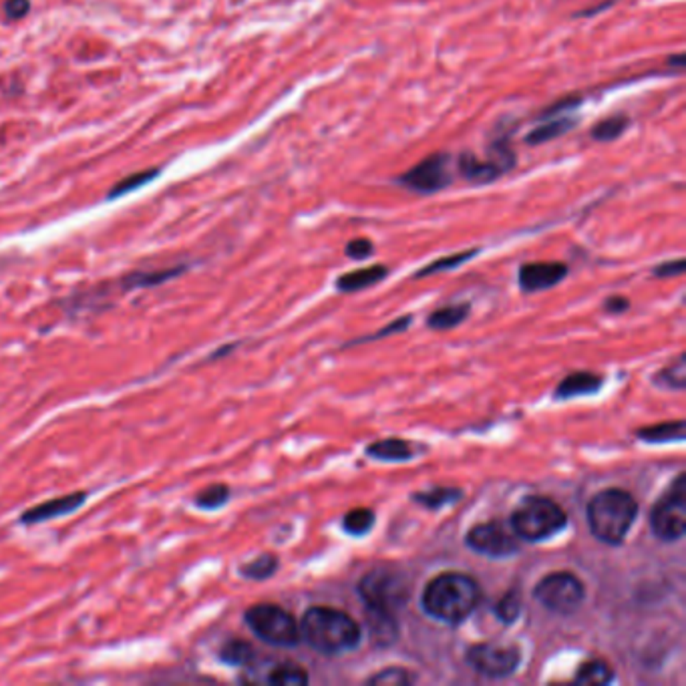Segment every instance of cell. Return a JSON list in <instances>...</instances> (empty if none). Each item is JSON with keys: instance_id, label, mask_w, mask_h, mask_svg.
I'll list each match as a JSON object with an SVG mask.
<instances>
[{"instance_id": "cell-1", "label": "cell", "mask_w": 686, "mask_h": 686, "mask_svg": "<svg viewBox=\"0 0 686 686\" xmlns=\"http://www.w3.org/2000/svg\"><path fill=\"white\" fill-rule=\"evenodd\" d=\"M481 600L479 584L471 575L445 572L433 578L423 590V610L445 624H461L475 612Z\"/></svg>"}, {"instance_id": "cell-2", "label": "cell", "mask_w": 686, "mask_h": 686, "mask_svg": "<svg viewBox=\"0 0 686 686\" xmlns=\"http://www.w3.org/2000/svg\"><path fill=\"white\" fill-rule=\"evenodd\" d=\"M300 638L326 656H337L361 644L363 630L354 618L342 610L314 606L304 612L300 622Z\"/></svg>"}, {"instance_id": "cell-3", "label": "cell", "mask_w": 686, "mask_h": 686, "mask_svg": "<svg viewBox=\"0 0 686 686\" xmlns=\"http://www.w3.org/2000/svg\"><path fill=\"white\" fill-rule=\"evenodd\" d=\"M638 518V501L634 495L618 487L596 493L588 504V525L592 535L608 546L624 544Z\"/></svg>"}, {"instance_id": "cell-4", "label": "cell", "mask_w": 686, "mask_h": 686, "mask_svg": "<svg viewBox=\"0 0 686 686\" xmlns=\"http://www.w3.org/2000/svg\"><path fill=\"white\" fill-rule=\"evenodd\" d=\"M568 516L549 497L542 495H528L521 499L516 511L511 513L509 528L523 542H546L549 537L558 535L566 528Z\"/></svg>"}, {"instance_id": "cell-5", "label": "cell", "mask_w": 686, "mask_h": 686, "mask_svg": "<svg viewBox=\"0 0 686 686\" xmlns=\"http://www.w3.org/2000/svg\"><path fill=\"white\" fill-rule=\"evenodd\" d=\"M358 596L366 610L397 614L411 598V580L403 572L377 568L358 582Z\"/></svg>"}, {"instance_id": "cell-6", "label": "cell", "mask_w": 686, "mask_h": 686, "mask_svg": "<svg viewBox=\"0 0 686 686\" xmlns=\"http://www.w3.org/2000/svg\"><path fill=\"white\" fill-rule=\"evenodd\" d=\"M244 622L256 638L270 646L292 648L300 638V624L296 618L276 604H256L244 612Z\"/></svg>"}, {"instance_id": "cell-7", "label": "cell", "mask_w": 686, "mask_h": 686, "mask_svg": "<svg viewBox=\"0 0 686 686\" xmlns=\"http://www.w3.org/2000/svg\"><path fill=\"white\" fill-rule=\"evenodd\" d=\"M650 530L662 542H678L686 532V475L674 479L650 511Z\"/></svg>"}, {"instance_id": "cell-8", "label": "cell", "mask_w": 686, "mask_h": 686, "mask_svg": "<svg viewBox=\"0 0 686 686\" xmlns=\"http://www.w3.org/2000/svg\"><path fill=\"white\" fill-rule=\"evenodd\" d=\"M533 598L556 614H574L586 600V588L582 580L570 572H554L542 578L535 588Z\"/></svg>"}, {"instance_id": "cell-9", "label": "cell", "mask_w": 686, "mask_h": 686, "mask_svg": "<svg viewBox=\"0 0 686 686\" xmlns=\"http://www.w3.org/2000/svg\"><path fill=\"white\" fill-rule=\"evenodd\" d=\"M451 155L445 151L429 155L415 168L405 171L399 183L405 185L406 189L420 194V196H433L437 192L445 189L451 185Z\"/></svg>"}, {"instance_id": "cell-10", "label": "cell", "mask_w": 686, "mask_h": 686, "mask_svg": "<svg viewBox=\"0 0 686 686\" xmlns=\"http://www.w3.org/2000/svg\"><path fill=\"white\" fill-rule=\"evenodd\" d=\"M467 664L487 678H507L521 664V652L518 646H499L481 642L467 648Z\"/></svg>"}, {"instance_id": "cell-11", "label": "cell", "mask_w": 686, "mask_h": 686, "mask_svg": "<svg viewBox=\"0 0 686 686\" xmlns=\"http://www.w3.org/2000/svg\"><path fill=\"white\" fill-rule=\"evenodd\" d=\"M465 544L475 554L493 560L509 558L519 551V537L504 521H485L471 528L465 537Z\"/></svg>"}, {"instance_id": "cell-12", "label": "cell", "mask_w": 686, "mask_h": 686, "mask_svg": "<svg viewBox=\"0 0 686 686\" xmlns=\"http://www.w3.org/2000/svg\"><path fill=\"white\" fill-rule=\"evenodd\" d=\"M89 499V491H73V493H67V495H58V497H53V499H46L42 504L32 505L23 511V516L18 518V521L23 525H39V523H44V521H51V519H58L69 516V513H75L77 509H81Z\"/></svg>"}, {"instance_id": "cell-13", "label": "cell", "mask_w": 686, "mask_h": 686, "mask_svg": "<svg viewBox=\"0 0 686 686\" xmlns=\"http://www.w3.org/2000/svg\"><path fill=\"white\" fill-rule=\"evenodd\" d=\"M568 276L563 262H530L519 268L518 280L523 292H540L558 286Z\"/></svg>"}, {"instance_id": "cell-14", "label": "cell", "mask_w": 686, "mask_h": 686, "mask_svg": "<svg viewBox=\"0 0 686 686\" xmlns=\"http://www.w3.org/2000/svg\"><path fill=\"white\" fill-rule=\"evenodd\" d=\"M187 270V266H173V268H163V270H139V272H131L125 274L123 278L115 282V288L121 292H133V290H141V288H154V286H161L166 282L173 280L177 276H182L183 272Z\"/></svg>"}, {"instance_id": "cell-15", "label": "cell", "mask_w": 686, "mask_h": 686, "mask_svg": "<svg viewBox=\"0 0 686 686\" xmlns=\"http://www.w3.org/2000/svg\"><path fill=\"white\" fill-rule=\"evenodd\" d=\"M604 378L596 373H588V370H580V373H572L563 378L560 382V387L556 389V399L558 401H568V399H578L584 394H596L602 389Z\"/></svg>"}, {"instance_id": "cell-16", "label": "cell", "mask_w": 686, "mask_h": 686, "mask_svg": "<svg viewBox=\"0 0 686 686\" xmlns=\"http://www.w3.org/2000/svg\"><path fill=\"white\" fill-rule=\"evenodd\" d=\"M457 169L467 182L471 183H491L499 180L504 171L497 168L491 159L479 161L475 155L465 151L457 157Z\"/></svg>"}, {"instance_id": "cell-17", "label": "cell", "mask_w": 686, "mask_h": 686, "mask_svg": "<svg viewBox=\"0 0 686 686\" xmlns=\"http://www.w3.org/2000/svg\"><path fill=\"white\" fill-rule=\"evenodd\" d=\"M542 121H544L542 125L533 127L532 131L525 135L528 145H542V143H547V141L558 139V137L566 135L568 131H572L578 125V117H572V113L542 119Z\"/></svg>"}, {"instance_id": "cell-18", "label": "cell", "mask_w": 686, "mask_h": 686, "mask_svg": "<svg viewBox=\"0 0 686 686\" xmlns=\"http://www.w3.org/2000/svg\"><path fill=\"white\" fill-rule=\"evenodd\" d=\"M368 620V636L377 646H389L399 638V622L394 614L366 610Z\"/></svg>"}, {"instance_id": "cell-19", "label": "cell", "mask_w": 686, "mask_h": 686, "mask_svg": "<svg viewBox=\"0 0 686 686\" xmlns=\"http://www.w3.org/2000/svg\"><path fill=\"white\" fill-rule=\"evenodd\" d=\"M387 274H389V268L380 266V264L361 268V270L342 274L337 280V288L340 292H358V290H364V288H370V286L378 284Z\"/></svg>"}, {"instance_id": "cell-20", "label": "cell", "mask_w": 686, "mask_h": 686, "mask_svg": "<svg viewBox=\"0 0 686 686\" xmlns=\"http://www.w3.org/2000/svg\"><path fill=\"white\" fill-rule=\"evenodd\" d=\"M636 437L642 439L646 443H682L686 437V425L685 420H664V423H656L650 427H642L640 431H636Z\"/></svg>"}, {"instance_id": "cell-21", "label": "cell", "mask_w": 686, "mask_h": 686, "mask_svg": "<svg viewBox=\"0 0 686 686\" xmlns=\"http://www.w3.org/2000/svg\"><path fill=\"white\" fill-rule=\"evenodd\" d=\"M366 455L377 461H409L415 457V447L405 439H382L370 443Z\"/></svg>"}, {"instance_id": "cell-22", "label": "cell", "mask_w": 686, "mask_h": 686, "mask_svg": "<svg viewBox=\"0 0 686 686\" xmlns=\"http://www.w3.org/2000/svg\"><path fill=\"white\" fill-rule=\"evenodd\" d=\"M260 682L276 686H304L308 685V673L294 662H278L272 664L264 676H260Z\"/></svg>"}, {"instance_id": "cell-23", "label": "cell", "mask_w": 686, "mask_h": 686, "mask_svg": "<svg viewBox=\"0 0 686 686\" xmlns=\"http://www.w3.org/2000/svg\"><path fill=\"white\" fill-rule=\"evenodd\" d=\"M218 656L224 664L236 666V668H250L252 664L258 662V652L254 650V646L246 640H239V638L227 640L218 650Z\"/></svg>"}, {"instance_id": "cell-24", "label": "cell", "mask_w": 686, "mask_h": 686, "mask_svg": "<svg viewBox=\"0 0 686 686\" xmlns=\"http://www.w3.org/2000/svg\"><path fill=\"white\" fill-rule=\"evenodd\" d=\"M463 497V491L457 489V487H431L427 491H419L415 495H411V499L415 504L423 505L431 511H437L441 507H447V505L455 504L459 501Z\"/></svg>"}, {"instance_id": "cell-25", "label": "cell", "mask_w": 686, "mask_h": 686, "mask_svg": "<svg viewBox=\"0 0 686 686\" xmlns=\"http://www.w3.org/2000/svg\"><path fill=\"white\" fill-rule=\"evenodd\" d=\"M612 680H614L612 666L600 659L584 662L574 676L575 685H610Z\"/></svg>"}, {"instance_id": "cell-26", "label": "cell", "mask_w": 686, "mask_h": 686, "mask_svg": "<svg viewBox=\"0 0 686 686\" xmlns=\"http://www.w3.org/2000/svg\"><path fill=\"white\" fill-rule=\"evenodd\" d=\"M511 133L513 131L505 129L504 133L495 135L489 143V149H487V155H489L487 159H491L504 173H507L509 169H513V166H516V151L511 147Z\"/></svg>"}, {"instance_id": "cell-27", "label": "cell", "mask_w": 686, "mask_h": 686, "mask_svg": "<svg viewBox=\"0 0 686 686\" xmlns=\"http://www.w3.org/2000/svg\"><path fill=\"white\" fill-rule=\"evenodd\" d=\"M469 310H471V304H451L445 308L435 310L427 318V326L431 330H451L469 316Z\"/></svg>"}, {"instance_id": "cell-28", "label": "cell", "mask_w": 686, "mask_h": 686, "mask_svg": "<svg viewBox=\"0 0 686 686\" xmlns=\"http://www.w3.org/2000/svg\"><path fill=\"white\" fill-rule=\"evenodd\" d=\"M280 568V561L276 556L272 554H262L258 558H254L252 561L239 566V575L246 578V580H254V582H260V580H268L272 575L278 572Z\"/></svg>"}, {"instance_id": "cell-29", "label": "cell", "mask_w": 686, "mask_h": 686, "mask_svg": "<svg viewBox=\"0 0 686 686\" xmlns=\"http://www.w3.org/2000/svg\"><path fill=\"white\" fill-rule=\"evenodd\" d=\"M628 127H630V117L624 115V113H616V115L604 119V121H600L598 125L594 127V129H592V137H594L596 141H602V143H606V141H614L618 139V137L628 129Z\"/></svg>"}, {"instance_id": "cell-30", "label": "cell", "mask_w": 686, "mask_h": 686, "mask_svg": "<svg viewBox=\"0 0 686 686\" xmlns=\"http://www.w3.org/2000/svg\"><path fill=\"white\" fill-rule=\"evenodd\" d=\"M375 521H377V516H375L373 509H368V507H356V509H352L350 513L344 516V519H342V528H344V532L350 533V535L361 537V535H364V533H368L370 530H373Z\"/></svg>"}, {"instance_id": "cell-31", "label": "cell", "mask_w": 686, "mask_h": 686, "mask_svg": "<svg viewBox=\"0 0 686 686\" xmlns=\"http://www.w3.org/2000/svg\"><path fill=\"white\" fill-rule=\"evenodd\" d=\"M230 499V487L225 483H211L208 487L199 491L196 495V505L199 509H206V511H213V509H220L224 507Z\"/></svg>"}, {"instance_id": "cell-32", "label": "cell", "mask_w": 686, "mask_h": 686, "mask_svg": "<svg viewBox=\"0 0 686 686\" xmlns=\"http://www.w3.org/2000/svg\"><path fill=\"white\" fill-rule=\"evenodd\" d=\"M495 616L499 618L504 624H513L521 614V596L518 590H509L495 604Z\"/></svg>"}, {"instance_id": "cell-33", "label": "cell", "mask_w": 686, "mask_h": 686, "mask_svg": "<svg viewBox=\"0 0 686 686\" xmlns=\"http://www.w3.org/2000/svg\"><path fill=\"white\" fill-rule=\"evenodd\" d=\"M685 368V354H678L676 361L671 363V366H666L664 370H660L659 377H656V382L668 387V389H674V391H682L686 385Z\"/></svg>"}, {"instance_id": "cell-34", "label": "cell", "mask_w": 686, "mask_h": 686, "mask_svg": "<svg viewBox=\"0 0 686 686\" xmlns=\"http://www.w3.org/2000/svg\"><path fill=\"white\" fill-rule=\"evenodd\" d=\"M479 250H467V252L461 254H453V256H445V258H439L435 260L433 264L425 266L420 272H417V278H423V276H431V274H437V272H443V270H453V268L461 266L465 262H469L473 256H477Z\"/></svg>"}, {"instance_id": "cell-35", "label": "cell", "mask_w": 686, "mask_h": 686, "mask_svg": "<svg viewBox=\"0 0 686 686\" xmlns=\"http://www.w3.org/2000/svg\"><path fill=\"white\" fill-rule=\"evenodd\" d=\"M366 682L377 686H406L415 682V674H411L405 668H385L375 676H370Z\"/></svg>"}, {"instance_id": "cell-36", "label": "cell", "mask_w": 686, "mask_h": 686, "mask_svg": "<svg viewBox=\"0 0 686 686\" xmlns=\"http://www.w3.org/2000/svg\"><path fill=\"white\" fill-rule=\"evenodd\" d=\"M157 173H159V169L154 168V169H147V171H141V173H135V175H129V177H125V180H123L121 183H117L111 192H109V196L107 197H109V199H113V197L125 196V194L133 192V189H139L141 185H145V183L151 182Z\"/></svg>"}, {"instance_id": "cell-37", "label": "cell", "mask_w": 686, "mask_h": 686, "mask_svg": "<svg viewBox=\"0 0 686 686\" xmlns=\"http://www.w3.org/2000/svg\"><path fill=\"white\" fill-rule=\"evenodd\" d=\"M411 320H413V316L411 314H406V316H403V318H399V320H394V323H391L389 326H385V328H380L378 330L377 335H373V337H366V338H358V340H354V342H350V344H361V342H368V340H377V338H387V337H391V335H399V332H403V330H406V326L411 324Z\"/></svg>"}, {"instance_id": "cell-38", "label": "cell", "mask_w": 686, "mask_h": 686, "mask_svg": "<svg viewBox=\"0 0 686 686\" xmlns=\"http://www.w3.org/2000/svg\"><path fill=\"white\" fill-rule=\"evenodd\" d=\"M582 99L580 97H566L556 101L554 105H549L546 111H542L540 119H549V117H558V115H566V113H572L575 107H580Z\"/></svg>"}, {"instance_id": "cell-39", "label": "cell", "mask_w": 686, "mask_h": 686, "mask_svg": "<svg viewBox=\"0 0 686 686\" xmlns=\"http://www.w3.org/2000/svg\"><path fill=\"white\" fill-rule=\"evenodd\" d=\"M347 256L349 258H352V260H366V258H370L373 256V252H375V246H373V242L370 239H366V238H356V239H352V242H349L347 244Z\"/></svg>"}, {"instance_id": "cell-40", "label": "cell", "mask_w": 686, "mask_h": 686, "mask_svg": "<svg viewBox=\"0 0 686 686\" xmlns=\"http://www.w3.org/2000/svg\"><path fill=\"white\" fill-rule=\"evenodd\" d=\"M685 268H686L685 260L678 258V260H671V262L659 264V266L654 268L652 274H654L656 278H673V276H680V274L685 272Z\"/></svg>"}, {"instance_id": "cell-41", "label": "cell", "mask_w": 686, "mask_h": 686, "mask_svg": "<svg viewBox=\"0 0 686 686\" xmlns=\"http://www.w3.org/2000/svg\"><path fill=\"white\" fill-rule=\"evenodd\" d=\"M28 11H30V2L28 0H6V4H4V13H6V16L11 20L23 18Z\"/></svg>"}, {"instance_id": "cell-42", "label": "cell", "mask_w": 686, "mask_h": 686, "mask_svg": "<svg viewBox=\"0 0 686 686\" xmlns=\"http://www.w3.org/2000/svg\"><path fill=\"white\" fill-rule=\"evenodd\" d=\"M628 308H630V300L624 298V296H610L604 302V310L608 314H622V312H626Z\"/></svg>"}, {"instance_id": "cell-43", "label": "cell", "mask_w": 686, "mask_h": 686, "mask_svg": "<svg viewBox=\"0 0 686 686\" xmlns=\"http://www.w3.org/2000/svg\"><path fill=\"white\" fill-rule=\"evenodd\" d=\"M668 65H674V69L676 70H682L686 67L685 55H682V53H678V55H671V58H668Z\"/></svg>"}, {"instance_id": "cell-44", "label": "cell", "mask_w": 686, "mask_h": 686, "mask_svg": "<svg viewBox=\"0 0 686 686\" xmlns=\"http://www.w3.org/2000/svg\"><path fill=\"white\" fill-rule=\"evenodd\" d=\"M610 4H612V0H608V2H604V4H600V6H596V8H588V11H582V13H580V16H592V14L600 13V11H604V8H608Z\"/></svg>"}]
</instances>
